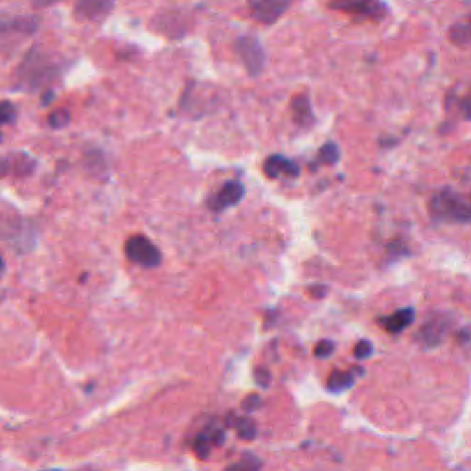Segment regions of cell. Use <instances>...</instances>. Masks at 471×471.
I'll return each instance as SVG.
<instances>
[{
	"label": "cell",
	"mask_w": 471,
	"mask_h": 471,
	"mask_svg": "<svg viewBox=\"0 0 471 471\" xmlns=\"http://www.w3.org/2000/svg\"><path fill=\"white\" fill-rule=\"evenodd\" d=\"M353 374L352 372H333L332 376L328 378V389L332 390V392H343V390L350 389L353 385Z\"/></svg>",
	"instance_id": "cell-16"
},
{
	"label": "cell",
	"mask_w": 471,
	"mask_h": 471,
	"mask_svg": "<svg viewBox=\"0 0 471 471\" xmlns=\"http://www.w3.org/2000/svg\"><path fill=\"white\" fill-rule=\"evenodd\" d=\"M17 120V109L15 105L8 100L4 102H0V129L4 128V125H10ZM0 139H2V133H0Z\"/></svg>",
	"instance_id": "cell-18"
},
{
	"label": "cell",
	"mask_w": 471,
	"mask_h": 471,
	"mask_svg": "<svg viewBox=\"0 0 471 471\" xmlns=\"http://www.w3.org/2000/svg\"><path fill=\"white\" fill-rule=\"evenodd\" d=\"M37 162L28 153H6L0 157V179L28 177L33 173Z\"/></svg>",
	"instance_id": "cell-8"
},
{
	"label": "cell",
	"mask_w": 471,
	"mask_h": 471,
	"mask_svg": "<svg viewBox=\"0 0 471 471\" xmlns=\"http://www.w3.org/2000/svg\"><path fill=\"white\" fill-rule=\"evenodd\" d=\"M339 159H341V151H339V146L335 142L324 144L323 148L318 149V162L326 166L337 164Z\"/></svg>",
	"instance_id": "cell-17"
},
{
	"label": "cell",
	"mask_w": 471,
	"mask_h": 471,
	"mask_svg": "<svg viewBox=\"0 0 471 471\" xmlns=\"http://www.w3.org/2000/svg\"><path fill=\"white\" fill-rule=\"evenodd\" d=\"M22 79L26 83H30L31 87L36 85H41V83H47V79H52L56 76L57 65L52 61L50 57H47L45 54H37V50H33L30 56L26 57V61L21 65Z\"/></svg>",
	"instance_id": "cell-5"
},
{
	"label": "cell",
	"mask_w": 471,
	"mask_h": 471,
	"mask_svg": "<svg viewBox=\"0 0 471 471\" xmlns=\"http://www.w3.org/2000/svg\"><path fill=\"white\" fill-rule=\"evenodd\" d=\"M210 447H212V442L206 433H201V435L195 438L194 449H195V453L199 455V458H206V456L210 455Z\"/></svg>",
	"instance_id": "cell-21"
},
{
	"label": "cell",
	"mask_w": 471,
	"mask_h": 471,
	"mask_svg": "<svg viewBox=\"0 0 471 471\" xmlns=\"http://www.w3.org/2000/svg\"><path fill=\"white\" fill-rule=\"evenodd\" d=\"M412 321H415V309L412 307H403V309H398L389 317H383L379 323L389 333H400L405 328H409Z\"/></svg>",
	"instance_id": "cell-12"
},
{
	"label": "cell",
	"mask_w": 471,
	"mask_h": 471,
	"mask_svg": "<svg viewBox=\"0 0 471 471\" xmlns=\"http://www.w3.org/2000/svg\"><path fill=\"white\" fill-rule=\"evenodd\" d=\"M243 195H245V186L241 185L240 180H226L225 185L206 199V206L214 214H221L238 205L243 199Z\"/></svg>",
	"instance_id": "cell-6"
},
{
	"label": "cell",
	"mask_w": 471,
	"mask_h": 471,
	"mask_svg": "<svg viewBox=\"0 0 471 471\" xmlns=\"http://www.w3.org/2000/svg\"><path fill=\"white\" fill-rule=\"evenodd\" d=\"M70 123V113L67 109H57L54 113L48 114V125L52 129H63Z\"/></svg>",
	"instance_id": "cell-20"
},
{
	"label": "cell",
	"mask_w": 471,
	"mask_h": 471,
	"mask_svg": "<svg viewBox=\"0 0 471 471\" xmlns=\"http://www.w3.org/2000/svg\"><path fill=\"white\" fill-rule=\"evenodd\" d=\"M431 217L436 223H456V225H468L471 221L470 203L464 195L455 190L444 188L436 192L429 201Z\"/></svg>",
	"instance_id": "cell-1"
},
{
	"label": "cell",
	"mask_w": 471,
	"mask_h": 471,
	"mask_svg": "<svg viewBox=\"0 0 471 471\" xmlns=\"http://www.w3.org/2000/svg\"><path fill=\"white\" fill-rule=\"evenodd\" d=\"M447 326H449V324H447V321L444 317L433 318V321H429V323H425V326L422 328L420 341L425 344V346H427V348L436 346V344L442 341V337L446 335Z\"/></svg>",
	"instance_id": "cell-13"
},
{
	"label": "cell",
	"mask_w": 471,
	"mask_h": 471,
	"mask_svg": "<svg viewBox=\"0 0 471 471\" xmlns=\"http://www.w3.org/2000/svg\"><path fill=\"white\" fill-rule=\"evenodd\" d=\"M229 424H231V427H234L240 438H245V440H254L256 438V424L251 418L229 416Z\"/></svg>",
	"instance_id": "cell-14"
},
{
	"label": "cell",
	"mask_w": 471,
	"mask_h": 471,
	"mask_svg": "<svg viewBox=\"0 0 471 471\" xmlns=\"http://www.w3.org/2000/svg\"><path fill=\"white\" fill-rule=\"evenodd\" d=\"M254 379H256V383L260 385V387H269V385H271V372L267 369H263V366H260V369H256V372H254Z\"/></svg>",
	"instance_id": "cell-25"
},
{
	"label": "cell",
	"mask_w": 471,
	"mask_h": 471,
	"mask_svg": "<svg viewBox=\"0 0 471 471\" xmlns=\"http://www.w3.org/2000/svg\"><path fill=\"white\" fill-rule=\"evenodd\" d=\"M291 116L293 122L297 123L298 128H311L315 123V114H313L311 102L306 94H297L291 100Z\"/></svg>",
	"instance_id": "cell-11"
},
{
	"label": "cell",
	"mask_w": 471,
	"mask_h": 471,
	"mask_svg": "<svg viewBox=\"0 0 471 471\" xmlns=\"http://www.w3.org/2000/svg\"><path fill=\"white\" fill-rule=\"evenodd\" d=\"M309 291H311V295L313 297H317V298H321V297H324V293H326V289H324L323 286H318V289H309Z\"/></svg>",
	"instance_id": "cell-26"
},
{
	"label": "cell",
	"mask_w": 471,
	"mask_h": 471,
	"mask_svg": "<svg viewBox=\"0 0 471 471\" xmlns=\"http://www.w3.org/2000/svg\"><path fill=\"white\" fill-rule=\"evenodd\" d=\"M125 256L133 263H137V265L148 267V269L159 267L160 261H162V254H160L159 247L155 245L151 240H148L146 235L140 234L131 235L125 241Z\"/></svg>",
	"instance_id": "cell-4"
},
{
	"label": "cell",
	"mask_w": 471,
	"mask_h": 471,
	"mask_svg": "<svg viewBox=\"0 0 471 471\" xmlns=\"http://www.w3.org/2000/svg\"><path fill=\"white\" fill-rule=\"evenodd\" d=\"M328 6L332 10L346 13L350 17L369 19V21H381L389 13V8L383 0H330Z\"/></svg>",
	"instance_id": "cell-3"
},
{
	"label": "cell",
	"mask_w": 471,
	"mask_h": 471,
	"mask_svg": "<svg viewBox=\"0 0 471 471\" xmlns=\"http://www.w3.org/2000/svg\"><path fill=\"white\" fill-rule=\"evenodd\" d=\"M291 6V0H249V11L254 21L275 24Z\"/></svg>",
	"instance_id": "cell-7"
},
{
	"label": "cell",
	"mask_w": 471,
	"mask_h": 471,
	"mask_svg": "<svg viewBox=\"0 0 471 471\" xmlns=\"http://www.w3.org/2000/svg\"><path fill=\"white\" fill-rule=\"evenodd\" d=\"M263 405V401H261V398L258 394H251L247 396L245 400H243V403H241V407H243V410L245 412H254V410H258Z\"/></svg>",
	"instance_id": "cell-22"
},
{
	"label": "cell",
	"mask_w": 471,
	"mask_h": 471,
	"mask_svg": "<svg viewBox=\"0 0 471 471\" xmlns=\"http://www.w3.org/2000/svg\"><path fill=\"white\" fill-rule=\"evenodd\" d=\"M470 24L468 22H456L451 26L449 41L458 48H468L470 45Z\"/></svg>",
	"instance_id": "cell-15"
},
{
	"label": "cell",
	"mask_w": 471,
	"mask_h": 471,
	"mask_svg": "<svg viewBox=\"0 0 471 471\" xmlns=\"http://www.w3.org/2000/svg\"><path fill=\"white\" fill-rule=\"evenodd\" d=\"M261 462L254 455H245L240 462L226 468L225 471H260Z\"/></svg>",
	"instance_id": "cell-19"
},
{
	"label": "cell",
	"mask_w": 471,
	"mask_h": 471,
	"mask_svg": "<svg viewBox=\"0 0 471 471\" xmlns=\"http://www.w3.org/2000/svg\"><path fill=\"white\" fill-rule=\"evenodd\" d=\"M333 350H335V344L332 341H321L317 344V348H315V355L317 357H328L333 353Z\"/></svg>",
	"instance_id": "cell-24"
},
{
	"label": "cell",
	"mask_w": 471,
	"mask_h": 471,
	"mask_svg": "<svg viewBox=\"0 0 471 471\" xmlns=\"http://www.w3.org/2000/svg\"><path fill=\"white\" fill-rule=\"evenodd\" d=\"M263 173L269 177V179H280V177H286V179H297L300 175V169L295 160L287 159L284 155H271L269 159L263 162Z\"/></svg>",
	"instance_id": "cell-9"
},
{
	"label": "cell",
	"mask_w": 471,
	"mask_h": 471,
	"mask_svg": "<svg viewBox=\"0 0 471 471\" xmlns=\"http://www.w3.org/2000/svg\"><path fill=\"white\" fill-rule=\"evenodd\" d=\"M370 353H372V344L369 341H359L355 344V348H353V355L357 359H366L370 357Z\"/></svg>",
	"instance_id": "cell-23"
},
{
	"label": "cell",
	"mask_w": 471,
	"mask_h": 471,
	"mask_svg": "<svg viewBox=\"0 0 471 471\" xmlns=\"http://www.w3.org/2000/svg\"><path fill=\"white\" fill-rule=\"evenodd\" d=\"M235 52L243 61L247 74L252 77H258L263 74L267 65V54L265 48L258 41V37L254 36H241L235 41Z\"/></svg>",
	"instance_id": "cell-2"
},
{
	"label": "cell",
	"mask_w": 471,
	"mask_h": 471,
	"mask_svg": "<svg viewBox=\"0 0 471 471\" xmlns=\"http://www.w3.org/2000/svg\"><path fill=\"white\" fill-rule=\"evenodd\" d=\"M2 272H4V260L0 258V275H2Z\"/></svg>",
	"instance_id": "cell-27"
},
{
	"label": "cell",
	"mask_w": 471,
	"mask_h": 471,
	"mask_svg": "<svg viewBox=\"0 0 471 471\" xmlns=\"http://www.w3.org/2000/svg\"><path fill=\"white\" fill-rule=\"evenodd\" d=\"M113 0H79L76 15L82 21H102L113 10Z\"/></svg>",
	"instance_id": "cell-10"
}]
</instances>
